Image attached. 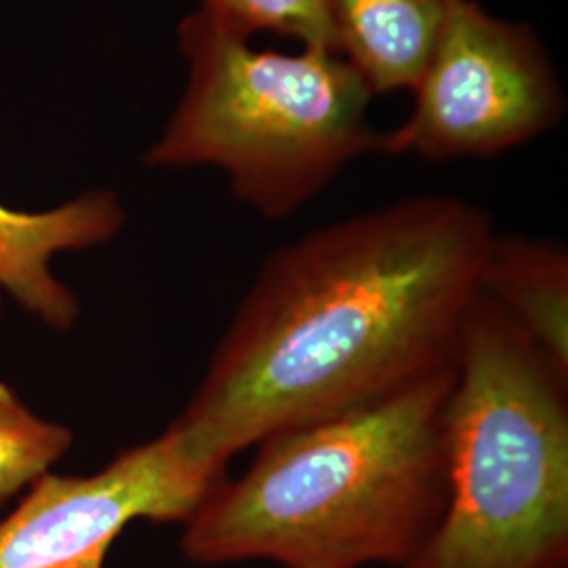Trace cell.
<instances>
[{
    "label": "cell",
    "mask_w": 568,
    "mask_h": 568,
    "mask_svg": "<svg viewBox=\"0 0 568 568\" xmlns=\"http://www.w3.org/2000/svg\"><path fill=\"white\" fill-rule=\"evenodd\" d=\"M122 225L124 209L110 190H91L42 213L0 203V286L47 325L65 331L77 321L79 304L51 274V257L108 243Z\"/></svg>",
    "instance_id": "7"
},
{
    "label": "cell",
    "mask_w": 568,
    "mask_h": 568,
    "mask_svg": "<svg viewBox=\"0 0 568 568\" xmlns=\"http://www.w3.org/2000/svg\"><path fill=\"white\" fill-rule=\"evenodd\" d=\"M453 366L447 508L405 568H568V371L480 291Z\"/></svg>",
    "instance_id": "3"
},
{
    "label": "cell",
    "mask_w": 568,
    "mask_h": 568,
    "mask_svg": "<svg viewBox=\"0 0 568 568\" xmlns=\"http://www.w3.org/2000/svg\"><path fill=\"white\" fill-rule=\"evenodd\" d=\"M225 478L173 422L93 476H41L0 520V568H103L131 523L185 525Z\"/></svg>",
    "instance_id": "6"
},
{
    "label": "cell",
    "mask_w": 568,
    "mask_h": 568,
    "mask_svg": "<svg viewBox=\"0 0 568 568\" xmlns=\"http://www.w3.org/2000/svg\"><path fill=\"white\" fill-rule=\"evenodd\" d=\"M453 0H328L337 53L373 95L410 89L426 70Z\"/></svg>",
    "instance_id": "8"
},
{
    "label": "cell",
    "mask_w": 568,
    "mask_h": 568,
    "mask_svg": "<svg viewBox=\"0 0 568 568\" xmlns=\"http://www.w3.org/2000/svg\"><path fill=\"white\" fill-rule=\"evenodd\" d=\"M72 445L68 427L44 422L0 384V508L32 487Z\"/></svg>",
    "instance_id": "10"
},
{
    "label": "cell",
    "mask_w": 568,
    "mask_h": 568,
    "mask_svg": "<svg viewBox=\"0 0 568 568\" xmlns=\"http://www.w3.org/2000/svg\"><path fill=\"white\" fill-rule=\"evenodd\" d=\"M415 105L382 133L379 152L426 161L490 159L548 133L565 116V91L532 28L453 0Z\"/></svg>",
    "instance_id": "5"
},
{
    "label": "cell",
    "mask_w": 568,
    "mask_h": 568,
    "mask_svg": "<svg viewBox=\"0 0 568 568\" xmlns=\"http://www.w3.org/2000/svg\"><path fill=\"white\" fill-rule=\"evenodd\" d=\"M455 366L257 443L185 523L204 567L405 568L447 508L445 415Z\"/></svg>",
    "instance_id": "2"
},
{
    "label": "cell",
    "mask_w": 568,
    "mask_h": 568,
    "mask_svg": "<svg viewBox=\"0 0 568 568\" xmlns=\"http://www.w3.org/2000/svg\"><path fill=\"white\" fill-rule=\"evenodd\" d=\"M178 39L187 84L145 164L215 166L241 203L284 220L379 152L366 116L375 95L339 53L257 49L203 9L183 18Z\"/></svg>",
    "instance_id": "4"
},
{
    "label": "cell",
    "mask_w": 568,
    "mask_h": 568,
    "mask_svg": "<svg viewBox=\"0 0 568 568\" xmlns=\"http://www.w3.org/2000/svg\"><path fill=\"white\" fill-rule=\"evenodd\" d=\"M478 291L568 371V253L541 239L495 234Z\"/></svg>",
    "instance_id": "9"
},
{
    "label": "cell",
    "mask_w": 568,
    "mask_h": 568,
    "mask_svg": "<svg viewBox=\"0 0 568 568\" xmlns=\"http://www.w3.org/2000/svg\"><path fill=\"white\" fill-rule=\"evenodd\" d=\"M201 9L227 30L251 39L274 34L302 49H335L328 0H203Z\"/></svg>",
    "instance_id": "11"
},
{
    "label": "cell",
    "mask_w": 568,
    "mask_h": 568,
    "mask_svg": "<svg viewBox=\"0 0 568 568\" xmlns=\"http://www.w3.org/2000/svg\"><path fill=\"white\" fill-rule=\"evenodd\" d=\"M495 234L478 204L417 196L276 248L175 424L227 467L281 429L453 365Z\"/></svg>",
    "instance_id": "1"
}]
</instances>
